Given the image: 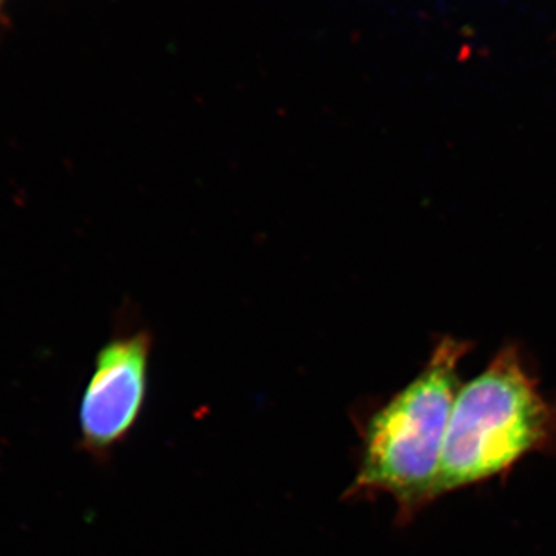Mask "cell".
<instances>
[{"label":"cell","instance_id":"obj_1","mask_svg":"<svg viewBox=\"0 0 556 556\" xmlns=\"http://www.w3.org/2000/svg\"><path fill=\"white\" fill-rule=\"evenodd\" d=\"M470 345L444 338L408 386L372 412L361 430V459L345 497L390 496L399 521L433 503L450 415Z\"/></svg>","mask_w":556,"mask_h":556},{"label":"cell","instance_id":"obj_2","mask_svg":"<svg viewBox=\"0 0 556 556\" xmlns=\"http://www.w3.org/2000/svg\"><path fill=\"white\" fill-rule=\"evenodd\" d=\"M555 444V405L541 394L517 348H503L459 388L433 497L507 473Z\"/></svg>","mask_w":556,"mask_h":556},{"label":"cell","instance_id":"obj_3","mask_svg":"<svg viewBox=\"0 0 556 556\" xmlns=\"http://www.w3.org/2000/svg\"><path fill=\"white\" fill-rule=\"evenodd\" d=\"M148 334L119 338L102 348L79 407L80 445L108 459L137 427L148 401Z\"/></svg>","mask_w":556,"mask_h":556}]
</instances>
